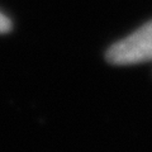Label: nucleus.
I'll use <instances>...</instances> for the list:
<instances>
[{"mask_svg": "<svg viewBox=\"0 0 152 152\" xmlns=\"http://www.w3.org/2000/svg\"><path fill=\"white\" fill-rule=\"evenodd\" d=\"M114 65H134L152 60V20L114 43L107 52Z\"/></svg>", "mask_w": 152, "mask_h": 152, "instance_id": "obj_1", "label": "nucleus"}, {"mask_svg": "<svg viewBox=\"0 0 152 152\" xmlns=\"http://www.w3.org/2000/svg\"><path fill=\"white\" fill-rule=\"evenodd\" d=\"M12 29V23L3 13H0V33H7Z\"/></svg>", "mask_w": 152, "mask_h": 152, "instance_id": "obj_2", "label": "nucleus"}]
</instances>
